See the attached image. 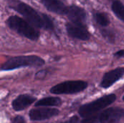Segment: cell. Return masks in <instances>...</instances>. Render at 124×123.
<instances>
[{
	"label": "cell",
	"instance_id": "obj_1",
	"mask_svg": "<svg viewBox=\"0 0 124 123\" xmlns=\"http://www.w3.org/2000/svg\"><path fill=\"white\" fill-rule=\"evenodd\" d=\"M9 7L22 14L30 23L36 28H44L42 14L40 15L33 8L20 0H7Z\"/></svg>",
	"mask_w": 124,
	"mask_h": 123
},
{
	"label": "cell",
	"instance_id": "obj_2",
	"mask_svg": "<svg viewBox=\"0 0 124 123\" xmlns=\"http://www.w3.org/2000/svg\"><path fill=\"white\" fill-rule=\"evenodd\" d=\"M7 24L12 30L30 40L36 41L39 38V31L31 23L17 16L9 17L7 20Z\"/></svg>",
	"mask_w": 124,
	"mask_h": 123
},
{
	"label": "cell",
	"instance_id": "obj_3",
	"mask_svg": "<svg viewBox=\"0 0 124 123\" xmlns=\"http://www.w3.org/2000/svg\"><path fill=\"white\" fill-rule=\"evenodd\" d=\"M44 60L36 55L19 56L10 58L1 67V70H12L24 67H41L44 64Z\"/></svg>",
	"mask_w": 124,
	"mask_h": 123
},
{
	"label": "cell",
	"instance_id": "obj_4",
	"mask_svg": "<svg viewBox=\"0 0 124 123\" xmlns=\"http://www.w3.org/2000/svg\"><path fill=\"white\" fill-rule=\"evenodd\" d=\"M116 99V96L115 94H109L104 96L91 103L86 104L81 106L78 110L79 115L82 117H89L94 113L105 109L111 104H113Z\"/></svg>",
	"mask_w": 124,
	"mask_h": 123
},
{
	"label": "cell",
	"instance_id": "obj_5",
	"mask_svg": "<svg viewBox=\"0 0 124 123\" xmlns=\"http://www.w3.org/2000/svg\"><path fill=\"white\" fill-rule=\"evenodd\" d=\"M88 83L82 80H70L53 86L50 92L54 94H73L85 90Z\"/></svg>",
	"mask_w": 124,
	"mask_h": 123
},
{
	"label": "cell",
	"instance_id": "obj_6",
	"mask_svg": "<svg viewBox=\"0 0 124 123\" xmlns=\"http://www.w3.org/2000/svg\"><path fill=\"white\" fill-rule=\"evenodd\" d=\"M124 118V109L112 107L105 110L99 117L100 123H118Z\"/></svg>",
	"mask_w": 124,
	"mask_h": 123
},
{
	"label": "cell",
	"instance_id": "obj_7",
	"mask_svg": "<svg viewBox=\"0 0 124 123\" xmlns=\"http://www.w3.org/2000/svg\"><path fill=\"white\" fill-rule=\"evenodd\" d=\"M60 111L57 109L52 108H36L33 109L29 112V117L33 121H41L49 119L57 116Z\"/></svg>",
	"mask_w": 124,
	"mask_h": 123
},
{
	"label": "cell",
	"instance_id": "obj_8",
	"mask_svg": "<svg viewBox=\"0 0 124 123\" xmlns=\"http://www.w3.org/2000/svg\"><path fill=\"white\" fill-rule=\"evenodd\" d=\"M66 29L68 35L73 38L83 41H87L90 38V33L86 29V25L71 22L66 25Z\"/></svg>",
	"mask_w": 124,
	"mask_h": 123
},
{
	"label": "cell",
	"instance_id": "obj_9",
	"mask_svg": "<svg viewBox=\"0 0 124 123\" xmlns=\"http://www.w3.org/2000/svg\"><path fill=\"white\" fill-rule=\"evenodd\" d=\"M66 14L72 22L85 25L86 20V13L84 9L78 6L72 5L68 7Z\"/></svg>",
	"mask_w": 124,
	"mask_h": 123
},
{
	"label": "cell",
	"instance_id": "obj_10",
	"mask_svg": "<svg viewBox=\"0 0 124 123\" xmlns=\"http://www.w3.org/2000/svg\"><path fill=\"white\" fill-rule=\"evenodd\" d=\"M124 75V67H118L115 70H113L104 75L100 86L103 88H108L113 86L116 82L119 80L121 78H122Z\"/></svg>",
	"mask_w": 124,
	"mask_h": 123
},
{
	"label": "cell",
	"instance_id": "obj_11",
	"mask_svg": "<svg viewBox=\"0 0 124 123\" xmlns=\"http://www.w3.org/2000/svg\"><path fill=\"white\" fill-rule=\"evenodd\" d=\"M36 100V98L27 95L23 94L20 95L18 97H17L12 103V108L15 111H22L25 109H26L28 107H29L31 104H32L33 102H35Z\"/></svg>",
	"mask_w": 124,
	"mask_h": 123
},
{
	"label": "cell",
	"instance_id": "obj_12",
	"mask_svg": "<svg viewBox=\"0 0 124 123\" xmlns=\"http://www.w3.org/2000/svg\"><path fill=\"white\" fill-rule=\"evenodd\" d=\"M44 7L52 12L58 14H66L68 7L60 0H41Z\"/></svg>",
	"mask_w": 124,
	"mask_h": 123
},
{
	"label": "cell",
	"instance_id": "obj_13",
	"mask_svg": "<svg viewBox=\"0 0 124 123\" xmlns=\"http://www.w3.org/2000/svg\"><path fill=\"white\" fill-rule=\"evenodd\" d=\"M62 104V101L58 97H46L38 101L36 107H59Z\"/></svg>",
	"mask_w": 124,
	"mask_h": 123
},
{
	"label": "cell",
	"instance_id": "obj_14",
	"mask_svg": "<svg viewBox=\"0 0 124 123\" xmlns=\"http://www.w3.org/2000/svg\"><path fill=\"white\" fill-rule=\"evenodd\" d=\"M112 10L114 14L124 22V5L118 0H116L112 4Z\"/></svg>",
	"mask_w": 124,
	"mask_h": 123
},
{
	"label": "cell",
	"instance_id": "obj_15",
	"mask_svg": "<svg viewBox=\"0 0 124 123\" xmlns=\"http://www.w3.org/2000/svg\"><path fill=\"white\" fill-rule=\"evenodd\" d=\"M94 19L97 24L101 26H107L110 23V20L108 16L102 12H96L94 14Z\"/></svg>",
	"mask_w": 124,
	"mask_h": 123
},
{
	"label": "cell",
	"instance_id": "obj_16",
	"mask_svg": "<svg viewBox=\"0 0 124 123\" xmlns=\"http://www.w3.org/2000/svg\"><path fill=\"white\" fill-rule=\"evenodd\" d=\"M101 33L108 41H109L110 43H114L116 36L113 31H111L110 30H107V29H102L101 30Z\"/></svg>",
	"mask_w": 124,
	"mask_h": 123
},
{
	"label": "cell",
	"instance_id": "obj_17",
	"mask_svg": "<svg viewBox=\"0 0 124 123\" xmlns=\"http://www.w3.org/2000/svg\"><path fill=\"white\" fill-rule=\"evenodd\" d=\"M42 17L44 21V28L46 30H54V23L51 18L45 14H42Z\"/></svg>",
	"mask_w": 124,
	"mask_h": 123
},
{
	"label": "cell",
	"instance_id": "obj_18",
	"mask_svg": "<svg viewBox=\"0 0 124 123\" xmlns=\"http://www.w3.org/2000/svg\"><path fill=\"white\" fill-rule=\"evenodd\" d=\"M79 122V119L77 116H73L72 117H70L69 120H68L65 122H63L62 123H78Z\"/></svg>",
	"mask_w": 124,
	"mask_h": 123
},
{
	"label": "cell",
	"instance_id": "obj_19",
	"mask_svg": "<svg viewBox=\"0 0 124 123\" xmlns=\"http://www.w3.org/2000/svg\"><path fill=\"white\" fill-rule=\"evenodd\" d=\"M12 123H25V122L23 117H22L21 116H17L14 118Z\"/></svg>",
	"mask_w": 124,
	"mask_h": 123
},
{
	"label": "cell",
	"instance_id": "obj_20",
	"mask_svg": "<svg viewBox=\"0 0 124 123\" xmlns=\"http://www.w3.org/2000/svg\"><path fill=\"white\" fill-rule=\"evenodd\" d=\"M114 56L116 57H124V50H120V51L116 52Z\"/></svg>",
	"mask_w": 124,
	"mask_h": 123
},
{
	"label": "cell",
	"instance_id": "obj_21",
	"mask_svg": "<svg viewBox=\"0 0 124 123\" xmlns=\"http://www.w3.org/2000/svg\"><path fill=\"white\" fill-rule=\"evenodd\" d=\"M123 100L124 101V97H123Z\"/></svg>",
	"mask_w": 124,
	"mask_h": 123
},
{
	"label": "cell",
	"instance_id": "obj_22",
	"mask_svg": "<svg viewBox=\"0 0 124 123\" xmlns=\"http://www.w3.org/2000/svg\"></svg>",
	"mask_w": 124,
	"mask_h": 123
}]
</instances>
